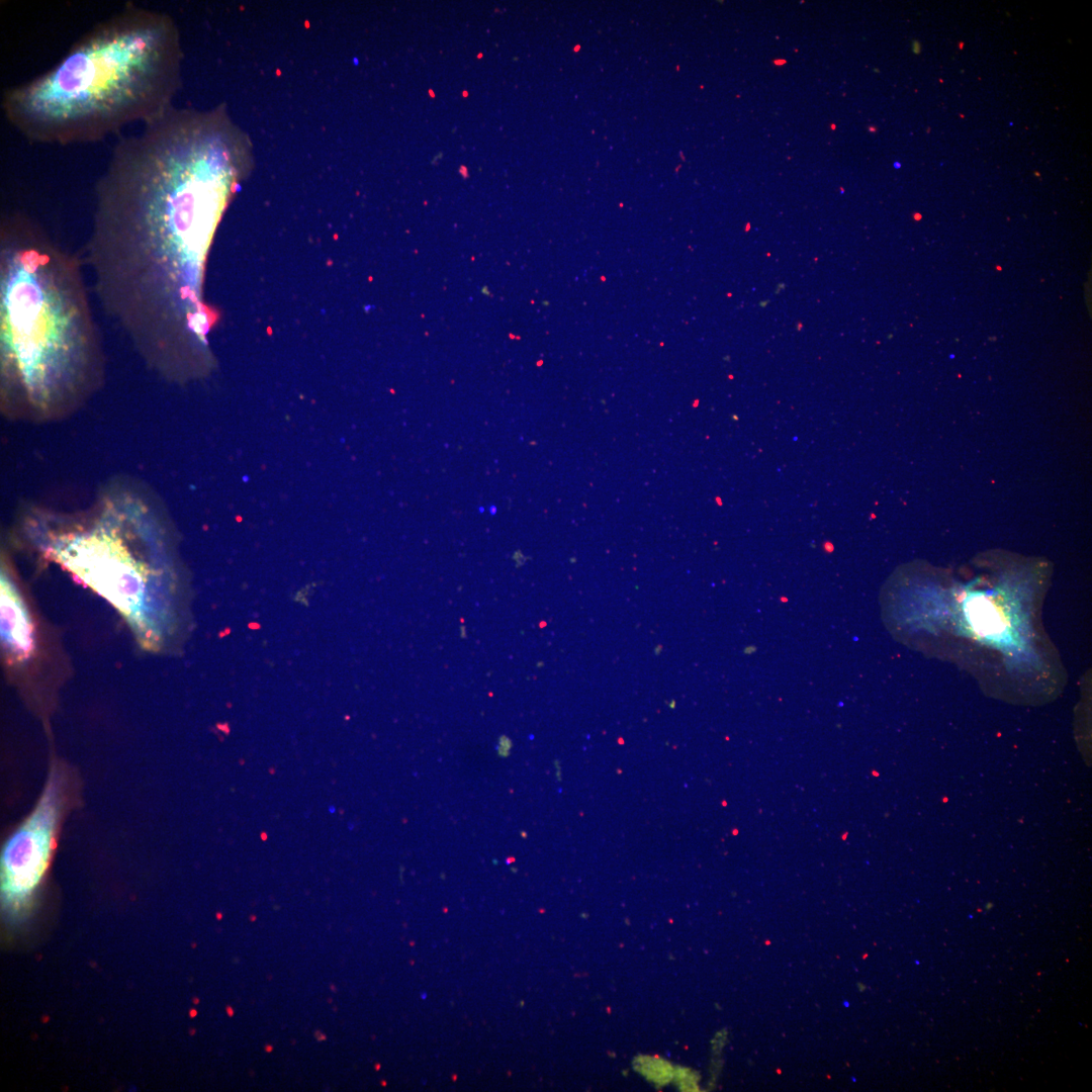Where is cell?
I'll return each mask as SVG.
<instances>
[{"instance_id":"1","label":"cell","mask_w":1092,"mask_h":1092,"mask_svg":"<svg viewBox=\"0 0 1092 1092\" xmlns=\"http://www.w3.org/2000/svg\"><path fill=\"white\" fill-rule=\"evenodd\" d=\"M247 159L223 105L173 107L115 144L92 229L154 254L206 255Z\"/></svg>"},{"instance_id":"2","label":"cell","mask_w":1092,"mask_h":1092,"mask_svg":"<svg viewBox=\"0 0 1092 1092\" xmlns=\"http://www.w3.org/2000/svg\"><path fill=\"white\" fill-rule=\"evenodd\" d=\"M103 378L101 340L77 257L21 213L0 225V387L6 416L52 420Z\"/></svg>"},{"instance_id":"3","label":"cell","mask_w":1092,"mask_h":1092,"mask_svg":"<svg viewBox=\"0 0 1092 1092\" xmlns=\"http://www.w3.org/2000/svg\"><path fill=\"white\" fill-rule=\"evenodd\" d=\"M182 60L174 19L130 4L88 29L52 68L7 88L2 111L29 143L99 142L173 108Z\"/></svg>"},{"instance_id":"4","label":"cell","mask_w":1092,"mask_h":1092,"mask_svg":"<svg viewBox=\"0 0 1092 1092\" xmlns=\"http://www.w3.org/2000/svg\"><path fill=\"white\" fill-rule=\"evenodd\" d=\"M66 787L64 772L52 764L34 808L3 844L2 901L11 913L28 907L48 869L65 811Z\"/></svg>"},{"instance_id":"5","label":"cell","mask_w":1092,"mask_h":1092,"mask_svg":"<svg viewBox=\"0 0 1092 1092\" xmlns=\"http://www.w3.org/2000/svg\"><path fill=\"white\" fill-rule=\"evenodd\" d=\"M2 634L6 644L16 652L25 654L30 648V628L27 616L8 581L1 584Z\"/></svg>"},{"instance_id":"6","label":"cell","mask_w":1092,"mask_h":1092,"mask_svg":"<svg viewBox=\"0 0 1092 1092\" xmlns=\"http://www.w3.org/2000/svg\"><path fill=\"white\" fill-rule=\"evenodd\" d=\"M640 1070L648 1079L665 1083L671 1077L670 1066L662 1060L646 1058L640 1060Z\"/></svg>"},{"instance_id":"7","label":"cell","mask_w":1092,"mask_h":1092,"mask_svg":"<svg viewBox=\"0 0 1092 1092\" xmlns=\"http://www.w3.org/2000/svg\"><path fill=\"white\" fill-rule=\"evenodd\" d=\"M661 651H662V645H656V646L654 647V653H655V655H659Z\"/></svg>"}]
</instances>
